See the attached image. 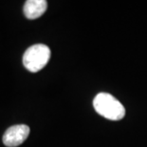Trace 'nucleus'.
I'll use <instances>...</instances> for the list:
<instances>
[{"instance_id":"20e7f679","label":"nucleus","mask_w":147,"mask_h":147,"mask_svg":"<svg viewBox=\"0 0 147 147\" xmlns=\"http://www.w3.org/2000/svg\"><path fill=\"white\" fill-rule=\"evenodd\" d=\"M47 8L46 0H28L24 5V14L28 19H36L44 14Z\"/></svg>"},{"instance_id":"f257e3e1","label":"nucleus","mask_w":147,"mask_h":147,"mask_svg":"<svg viewBox=\"0 0 147 147\" xmlns=\"http://www.w3.org/2000/svg\"><path fill=\"white\" fill-rule=\"evenodd\" d=\"M96 112L110 120H120L125 116L123 105L108 93L98 94L93 101Z\"/></svg>"},{"instance_id":"7ed1b4c3","label":"nucleus","mask_w":147,"mask_h":147,"mask_svg":"<svg viewBox=\"0 0 147 147\" xmlns=\"http://www.w3.org/2000/svg\"><path fill=\"white\" fill-rule=\"evenodd\" d=\"M30 134V127L25 124L13 125L8 128L3 135V143L8 147H16L22 144Z\"/></svg>"},{"instance_id":"f03ea898","label":"nucleus","mask_w":147,"mask_h":147,"mask_svg":"<svg viewBox=\"0 0 147 147\" xmlns=\"http://www.w3.org/2000/svg\"><path fill=\"white\" fill-rule=\"evenodd\" d=\"M51 50L45 44H35L28 48L23 55V64L28 71L36 73L48 64Z\"/></svg>"}]
</instances>
